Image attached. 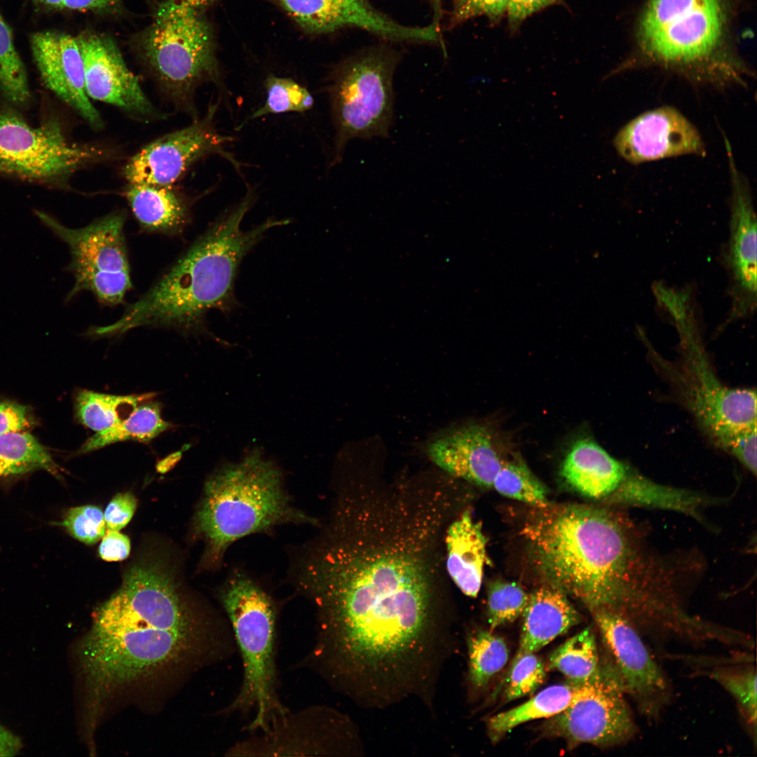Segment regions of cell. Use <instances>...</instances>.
<instances>
[{"mask_svg": "<svg viewBox=\"0 0 757 757\" xmlns=\"http://www.w3.org/2000/svg\"><path fill=\"white\" fill-rule=\"evenodd\" d=\"M452 488L419 481L337 493L327 522L291 566L315 618L390 639L450 615L440 566Z\"/></svg>", "mask_w": 757, "mask_h": 757, "instance_id": "1", "label": "cell"}, {"mask_svg": "<svg viewBox=\"0 0 757 757\" xmlns=\"http://www.w3.org/2000/svg\"><path fill=\"white\" fill-rule=\"evenodd\" d=\"M521 534L552 585L591 611L629 614L658 589V567L643 554L629 526L605 509H547L527 521Z\"/></svg>", "mask_w": 757, "mask_h": 757, "instance_id": "2", "label": "cell"}, {"mask_svg": "<svg viewBox=\"0 0 757 757\" xmlns=\"http://www.w3.org/2000/svg\"><path fill=\"white\" fill-rule=\"evenodd\" d=\"M256 196L245 197L222 214L180 259L114 323L94 327L88 335L114 337L139 327H167L183 332H207L205 316L210 309L229 312L236 304L234 282L247 252L269 229L288 219H269L243 231L241 223Z\"/></svg>", "mask_w": 757, "mask_h": 757, "instance_id": "3", "label": "cell"}, {"mask_svg": "<svg viewBox=\"0 0 757 757\" xmlns=\"http://www.w3.org/2000/svg\"><path fill=\"white\" fill-rule=\"evenodd\" d=\"M288 524L319 522L292 504L280 469L254 449L208 477L193 527L205 543L203 566L214 569L238 540Z\"/></svg>", "mask_w": 757, "mask_h": 757, "instance_id": "4", "label": "cell"}, {"mask_svg": "<svg viewBox=\"0 0 757 757\" xmlns=\"http://www.w3.org/2000/svg\"><path fill=\"white\" fill-rule=\"evenodd\" d=\"M233 651L229 629L185 632L162 628L123 615L93 618L79 656L94 699L103 693L186 657L225 660Z\"/></svg>", "mask_w": 757, "mask_h": 757, "instance_id": "5", "label": "cell"}, {"mask_svg": "<svg viewBox=\"0 0 757 757\" xmlns=\"http://www.w3.org/2000/svg\"><path fill=\"white\" fill-rule=\"evenodd\" d=\"M242 658L243 676L235 698L220 714L250 718L243 730H263L289 709L278 694L276 664L278 607L271 596L244 572L236 571L217 592Z\"/></svg>", "mask_w": 757, "mask_h": 757, "instance_id": "6", "label": "cell"}, {"mask_svg": "<svg viewBox=\"0 0 757 757\" xmlns=\"http://www.w3.org/2000/svg\"><path fill=\"white\" fill-rule=\"evenodd\" d=\"M722 27L718 0H651L640 36L651 62L681 71L694 85L724 91L735 86L711 61Z\"/></svg>", "mask_w": 757, "mask_h": 757, "instance_id": "7", "label": "cell"}, {"mask_svg": "<svg viewBox=\"0 0 757 757\" xmlns=\"http://www.w3.org/2000/svg\"><path fill=\"white\" fill-rule=\"evenodd\" d=\"M400 55L386 46L360 50L339 64L328 85L335 130L332 164L353 139L387 138L394 118L393 76Z\"/></svg>", "mask_w": 757, "mask_h": 757, "instance_id": "8", "label": "cell"}, {"mask_svg": "<svg viewBox=\"0 0 757 757\" xmlns=\"http://www.w3.org/2000/svg\"><path fill=\"white\" fill-rule=\"evenodd\" d=\"M682 358L662 364L686 407L720 447L736 432L756 425V393L724 386L712 370L700 337L694 310L676 318Z\"/></svg>", "mask_w": 757, "mask_h": 757, "instance_id": "9", "label": "cell"}, {"mask_svg": "<svg viewBox=\"0 0 757 757\" xmlns=\"http://www.w3.org/2000/svg\"><path fill=\"white\" fill-rule=\"evenodd\" d=\"M142 55L174 97L191 98L198 85L219 80L213 35L200 11L179 0L159 4L140 37Z\"/></svg>", "mask_w": 757, "mask_h": 757, "instance_id": "10", "label": "cell"}, {"mask_svg": "<svg viewBox=\"0 0 757 757\" xmlns=\"http://www.w3.org/2000/svg\"><path fill=\"white\" fill-rule=\"evenodd\" d=\"M34 212L69 248L71 261L67 269L73 273L75 283L66 301L82 291H89L106 305L123 303L132 287L124 214L110 213L85 227L71 229L45 212Z\"/></svg>", "mask_w": 757, "mask_h": 757, "instance_id": "11", "label": "cell"}, {"mask_svg": "<svg viewBox=\"0 0 757 757\" xmlns=\"http://www.w3.org/2000/svg\"><path fill=\"white\" fill-rule=\"evenodd\" d=\"M102 151L70 142L56 118L32 126L15 110L0 109V174L57 185L102 157Z\"/></svg>", "mask_w": 757, "mask_h": 757, "instance_id": "12", "label": "cell"}, {"mask_svg": "<svg viewBox=\"0 0 757 757\" xmlns=\"http://www.w3.org/2000/svg\"><path fill=\"white\" fill-rule=\"evenodd\" d=\"M363 751L357 728L337 709L313 704L287 710L266 727L237 741L225 756H354Z\"/></svg>", "mask_w": 757, "mask_h": 757, "instance_id": "13", "label": "cell"}, {"mask_svg": "<svg viewBox=\"0 0 757 757\" xmlns=\"http://www.w3.org/2000/svg\"><path fill=\"white\" fill-rule=\"evenodd\" d=\"M549 719L547 732L564 739L571 748L582 744L620 745L632 739L637 731L612 662L602 664L593 680L580 685L570 704Z\"/></svg>", "mask_w": 757, "mask_h": 757, "instance_id": "14", "label": "cell"}, {"mask_svg": "<svg viewBox=\"0 0 757 757\" xmlns=\"http://www.w3.org/2000/svg\"><path fill=\"white\" fill-rule=\"evenodd\" d=\"M216 111L212 104L202 118L153 141L132 156L123 168L129 184L171 187L193 164L213 154L240 170V163L225 149L231 137L215 128Z\"/></svg>", "mask_w": 757, "mask_h": 757, "instance_id": "15", "label": "cell"}, {"mask_svg": "<svg viewBox=\"0 0 757 757\" xmlns=\"http://www.w3.org/2000/svg\"><path fill=\"white\" fill-rule=\"evenodd\" d=\"M592 611L626 695L645 717H659L670 700V684L639 631L615 611Z\"/></svg>", "mask_w": 757, "mask_h": 757, "instance_id": "16", "label": "cell"}, {"mask_svg": "<svg viewBox=\"0 0 757 757\" xmlns=\"http://www.w3.org/2000/svg\"><path fill=\"white\" fill-rule=\"evenodd\" d=\"M730 181L729 238L723 261L731 305L725 323L753 314L756 308V217L751 188L739 170L730 143L724 138Z\"/></svg>", "mask_w": 757, "mask_h": 757, "instance_id": "17", "label": "cell"}, {"mask_svg": "<svg viewBox=\"0 0 757 757\" xmlns=\"http://www.w3.org/2000/svg\"><path fill=\"white\" fill-rule=\"evenodd\" d=\"M613 144L617 154L632 165L686 155L705 156L707 151L697 128L669 105L630 120L617 132Z\"/></svg>", "mask_w": 757, "mask_h": 757, "instance_id": "18", "label": "cell"}, {"mask_svg": "<svg viewBox=\"0 0 757 757\" xmlns=\"http://www.w3.org/2000/svg\"><path fill=\"white\" fill-rule=\"evenodd\" d=\"M271 1L311 33H329L353 27L395 41L435 43L439 37L434 24L426 27L402 25L377 11L366 0Z\"/></svg>", "mask_w": 757, "mask_h": 757, "instance_id": "19", "label": "cell"}, {"mask_svg": "<svg viewBox=\"0 0 757 757\" xmlns=\"http://www.w3.org/2000/svg\"><path fill=\"white\" fill-rule=\"evenodd\" d=\"M561 474L570 486L590 498H606L638 507L645 500V477L587 438L578 439L571 446L562 463Z\"/></svg>", "mask_w": 757, "mask_h": 757, "instance_id": "20", "label": "cell"}, {"mask_svg": "<svg viewBox=\"0 0 757 757\" xmlns=\"http://www.w3.org/2000/svg\"><path fill=\"white\" fill-rule=\"evenodd\" d=\"M76 39L83 60L86 93L90 99L140 116L154 114L153 105L112 39L92 33L82 34Z\"/></svg>", "mask_w": 757, "mask_h": 757, "instance_id": "21", "label": "cell"}, {"mask_svg": "<svg viewBox=\"0 0 757 757\" xmlns=\"http://www.w3.org/2000/svg\"><path fill=\"white\" fill-rule=\"evenodd\" d=\"M30 46L46 87L92 127L102 128V118L86 93L83 60L76 37L55 31L39 32L31 36Z\"/></svg>", "mask_w": 757, "mask_h": 757, "instance_id": "22", "label": "cell"}, {"mask_svg": "<svg viewBox=\"0 0 757 757\" xmlns=\"http://www.w3.org/2000/svg\"><path fill=\"white\" fill-rule=\"evenodd\" d=\"M430 459L451 477L492 487L504 461L489 430L479 424L447 428L429 441Z\"/></svg>", "mask_w": 757, "mask_h": 757, "instance_id": "23", "label": "cell"}, {"mask_svg": "<svg viewBox=\"0 0 757 757\" xmlns=\"http://www.w3.org/2000/svg\"><path fill=\"white\" fill-rule=\"evenodd\" d=\"M486 542L480 523L468 510L451 521L445 532L446 571L458 589L470 597L477 596L484 567L489 563Z\"/></svg>", "mask_w": 757, "mask_h": 757, "instance_id": "24", "label": "cell"}, {"mask_svg": "<svg viewBox=\"0 0 757 757\" xmlns=\"http://www.w3.org/2000/svg\"><path fill=\"white\" fill-rule=\"evenodd\" d=\"M522 615L519 652H537L580 620L566 594L554 585L529 594Z\"/></svg>", "mask_w": 757, "mask_h": 757, "instance_id": "25", "label": "cell"}, {"mask_svg": "<svg viewBox=\"0 0 757 757\" xmlns=\"http://www.w3.org/2000/svg\"><path fill=\"white\" fill-rule=\"evenodd\" d=\"M125 197L137 221L148 231L179 233L189 221L186 203L170 186L129 184Z\"/></svg>", "mask_w": 757, "mask_h": 757, "instance_id": "26", "label": "cell"}, {"mask_svg": "<svg viewBox=\"0 0 757 757\" xmlns=\"http://www.w3.org/2000/svg\"><path fill=\"white\" fill-rule=\"evenodd\" d=\"M579 686L568 681L548 686L516 707L493 716L487 722L491 740H499L523 723L559 714L570 704Z\"/></svg>", "mask_w": 757, "mask_h": 757, "instance_id": "27", "label": "cell"}, {"mask_svg": "<svg viewBox=\"0 0 757 757\" xmlns=\"http://www.w3.org/2000/svg\"><path fill=\"white\" fill-rule=\"evenodd\" d=\"M161 409V404L157 402L148 400L142 402L118 425L105 431L96 432L89 437L77 453H87L128 440L149 443L172 428L170 423L163 418Z\"/></svg>", "mask_w": 757, "mask_h": 757, "instance_id": "28", "label": "cell"}, {"mask_svg": "<svg viewBox=\"0 0 757 757\" xmlns=\"http://www.w3.org/2000/svg\"><path fill=\"white\" fill-rule=\"evenodd\" d=\"M156 393L115 395L79 390L74 402L77 420L96 432L109 430L120 423L140 404L150 400Z\"/></svg>", "mask_w": 757, "mask_h": 757, "instance_id": "29", "label": "cell"}, {"mask_svg": "<svg viewBox=\"0 0 757 757\" xmlns=\"http://www.w3.org/2000/svg\"><path fill=\"white\" fill-rule=\"evenodd\" d=\"M600 662L595 635L589 627L568 639L550 655L548 667L562 674L568 681L582 685L600 673Z\"/></svg>", "mask_w": 757, "mask_h": 757, "instance_id": "30", "label": "cell"}, {"mask_svg": "<svg viewBox=\"0 0 757 757\" xmlns=\"http://www.w3.org/2000/svg\"><path fill=\"white\" fill-rule=\"evenodd\" d=\"M45 470L60 477V470L48 450L25 432L0 435V477H14Z\"/></svg>", "mask_w": 757, "mask_h": 757, "instance_id": "31", "label": "cell"}, {"mask_svg": "<svg viewBox=\"0 0 757 757\" xmlns=\"http://www.w3.org/2000/svg\"><path fill=\"white\" fill-rule=\"evenodd\" d=\"M467 647L469 681L474 689L480 690L507 664L509 649L503 639L483 629L469 635Z\"/></svg>", "mask_w": 757, "mask_h": 757, "instance_id": "32", "label": "cell"}, {"mask_svg": "<svg viewBox=\"0 0 757 757\" xmlns=\"http://www.w3.org/2000/svg\"><path fill=\"white\" fill-rule=\"evenodd\" d=\"M492 487L507 498L540 508L549 506L546 488L519 458L504 460Z\"/></svg>", "mask_w": 757, "mask_h": 757, "instance_id": "33", "label": "cell"}, {"mask_svg": "<svg viewBox=\"0 0 757 757\" xmlns=\"http://www.w3.org/2000/svg\"><path fill=\"white\" fill-rule=\"evenodd\" d=\"M0 90L15 105L31 97L27 71L15 46L13 33L0 12Z\"/></svg>", "mask_w": 757, "mask_h": 757, "instance_id": "34", "label": "cell"}, {"mask_svg": "<svg viewBox=\"0 0 757 757\" xmlns=\"http://www.w3.org/2000/svg\"><path fill=\"white\" fill-rule=\"evenodd\" d=\"M264 87L266 92L264 104L247 120L272 114L304 112L313 106L314 100L309 91L291 79L271 74L266 79Z\"/></svg>", "mask_w": 757, "mask_h": 757, "instance_id": "35", "label": "cell"}, {"mask_svg": "<svg viewBox=\"0 0 757 757\" xmlns=\"http://www.w3.org/2000/svg\"><path fill=\"white\" fill-rule=\"evenodd\" d=\"M712 677L733 696L756 739V671L752 666L725 667L714 669Z\"/></svg>", "mask_w": 757, "mask_h": 757, "instance_id": "36", "label": "cell"}, {"mask_svg": "<svg viewBox=\"0 0 757 757\" xmlns=\"http://www.w3.org/2000/svg\"><path fill=\"white\" fill-rule=\"evenodd\" d=\"M528 598L529 594L517 582L497 580L491 583L487 595L491 630L512 622L522 615Z\"/></svg>", "mask_w": 757, "mask_h": 757, "instance_id": "37", "label": "cell"}, {"mask_svg": "<svg viewBox=\"0 0 757 757\" xmlns=\"http://www.w3.org/2000/svg\"><path fill=\"white\" fill-rule=\"evenodd\" d=\"M545 674V665L536 653L518 651L506 678L505 701L533 694L543 683Z\"/></svg>", "mask_w": 757, "mask_h": 757, "instance_id": "38", "label": "cell"}, {"mask_svg": "<svg viewBox=\"0 0 757 757\" xmlns=\"http://www.w3.org/2000/svg\"><path fill=\"white\" fill-rule=\"evenodd\" d=\"M59 524L76 540L93 545L102 538L106 532V523L102 510L95 505H82L69 509Z\"/></svg>", "mask_w": 757, "mask_h": 757, "instance_id": "39", "label": "cell"}, {"mask_svg": "<svg viewBox=\"0 0 757 757\" xmlns=\"http://www.w3.org/2000/svg\"><path fill=\"white\" fill-rule=\"evenodd\" d=\"M507 6L508 0H452L449 27L481 15L493 26L498 25L506 17Z\"/></svg>", "mask_w": 757, "mask_h": 757, "instance_id": "40", "label": "cell"}, {"mask_svg": "<svg viewBox=\"0 0 757 757\" xmlns=\"http://www.w3.org/2000/svg\"><path fill=\"white\" fill-rule=\"evenodd\" d=\"M722 449L733 455L749 471L756 475V425L734 434Z\"/></svg>", "mask_w": 757, "mask_h": 757, "instance_id": "41", "label": "cell"}, {"mask_svg": "<svg viewBox=\"0 0 757 757\" xmlns=\"http://www.w3.org/2000/svg\"><path fill=\"white\" fill-rule=\"evenodd\" d=\"M563 4L564 0H508L506 18L510 34H517L532 15L550 6Z\"/></svg>", "mask_w": 757, "mask_h": 757, "instance_id": "42", "label": "cell"}, {"mask_svg": "<svg viewBox=\"0 0 757 757\" xmlns=\"http://www.w3.org/2000/svg\"><path fill=\"white\" fill-rule=\"evenodd\" d=\"M35 422L27 406L12 402H0V435L24 432L34 427Z\"/></svg>", "mask_w": 757, "mask_h": 757, "instance_id": "43", "label": "cell"}, {"mask_svg": "<svg viewBox=\"0 0 757 757\" xmlns=\"http://www.w3.org/2000/svg\"><path fill=\"white\" fill-rule=\"evenodd\" d=\"M137 507V500L129 492L116 494L108 504L104 517L107 529L119 531L132 519Z\"/></svg>", "mask_w": 757, "mask_h": 757, "instance_id": "44", "label": "cell"}, {"mask_svg": "<svg viewBox=\"0 0 757 757\" xmlns=\"http://www.w3.org/2000/svg\"><path fill=\"white\" fill-rule=\"evenodd\" d=\"M130 551L128 536L118 531L107 529L99 547V555L105 561H117L126 559Z\"/></svg>", "mask_w": 757, "mask_h": 757, "instance_id": "45", "label": "cell"}, {"mask_svg": "<svg viewBox=\"0 0 757 757\" xmlns=\"http://www.w3.org/2000/svg\"><path fill=\"white\" fill-rule=\"evenodd\" d=\"M120 0H64L60 9L72 11H112L119 5Z\"/></svg>", "mask_w": 757, "mask_h": 757, "instance_id": "46", "label": "cell"}, {"mask_svg": "<svg viewBox=\"0 0 757 757\" xmlns=\"http://www.w3.org/2000/svg\"><path fill=\"white\" fill-rule=\"evenodd\" d=\"M21 740L0 723V756H13L21 750Z\"/></svg>", "mask_w": 757, "mask_h": 757, "instance_id": "47", "label": "cell"}, {"mask_svg": "<svg viewBox=\"0 0 757 757\" xmlns=\"http://www.w3.org/2000/svg\"><path fill=\"white\" fill-rule=\"evenodd\" d=\"M181 456L182 451H177L168 456L158 463L156 465L157 471L162 474L168 472L179 461Z\"/></svg>", "mask_w": 757, "mask_h": 757, "instance_id": "48", "label": "cell"}, {"mask_svg": "<svg viewBox=\"0 0 757 757\" xmlns=\"http://www.w3.org/2000/svg\"><path fill=\"white\" fill-rule=\"evenodd\" d=\"M182 4L200 11L210 6L214 0H179Z\"/></svg>", "mask_w": 757, "mask_h": 757, "instance_id": "49", "label": "cell"}, {"mask_svg": "<svg viewBox=\"0 0 757 757\" xmlns=\"http://www.w3.org/2000/svg\"><path fill=\"white\" fill-rule=\"evenodd\" d=\"M39 4L53 8H61L64 0H34Z\"/></svg>", "mask_w": 757, "mask_h": 757, "instance_id": "50", "label": "cell"}, {"mask_svg": "<svg viewBox=\"0 0 757 757\" xmlns=\"http://www.w3.org/2000/svg\"><path fill=\"white\" fill-rule=\"evenodd\" d=\"M430 1L432 2L433 7H434V11H435V15H434L433 20H435L439 22V19H440L441 14H442L441 0H430Z\"/></svg>", "mask_w": 757, "mask_h": 757, "instance_id": "51", "label": "cell"}]
</instances>
